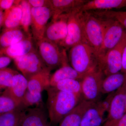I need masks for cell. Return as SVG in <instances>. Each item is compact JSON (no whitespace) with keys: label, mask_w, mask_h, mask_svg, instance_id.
<instances>
[{"label":"cell","mask_w":126,"mask_h":126,"mask_svg":"<svg viewBox=\"0 0 126 126\" xmlns=\"http://www.w3.org/2000/svg\"><path fill=\"white\" fill-rule=\"evenodd\" d=\"M47 108L50 126H56L73 109L82 98L70 93L63 92L50 87L46 90Z\"/></svg>","instance_id":"obj_1"},{"label":"cell","mask_w":126,"mask_h":126,"mask_svg":"<svg viewBox=\"0 0 126 126\" xmlns=\"http://www.w3.org/2000/svg\"><path fill=\"white\" fill-rule=\"evenodd\" d=\"M68 59L70 65L83 78L99 69L97 55L86 43H80L70 48Z\"/></svg>","instance_id":"obj_2"},{"label":"cell","mask_w":126,"mask_h":126,"mask_svg":"<svg viewBox=\"0 0 126 126\" xmlns=\"http://www.w3.org/2000/svg\"><path fill=\"white\" fill-rule=\"evenodd\" d=\"M79 14L85 42L94 50L98 59L103 39V29L101 21L91 11H79Z\"/></svg>","instance_id":"obj_3"},{"label":"cell","mask_w":126,"mask_h":126,"mask_svg":"<svg viewBox=\"0 0 126 126\" xmlns=\"http://www.w3.org/2000/svg\"><path fill=\"white\" fill-rule=\"evenodd\" d=\"M94 14L99 18L103 29V39L98 56V64L107 53L121 41L126 33V30L120 22L114 18Z\"/></svg>","instance_id":"obj_4"},{"label":"cell","mask_w":126,"mask_h":126,"mask_svg":"<svg viewBox=\"0 0 126 126\" xmlns=\"http://www.w3.org/2000/svg\"><path fill=\"white\" fill-rule=\"evenodd\" d=\"M36 49L45 65L50 70L58 69L69 62L67 50L44 38L36 43Z\"/></svg>","instance_id":"obj_5"},{"label":"cell","mask_w":126,"mask_h":126,"mask_svg":"<svg viewBox=\"0 0 126 126\" xmlns=\"http://www.w3.org/2000/svg\"><path fill=\"white\" fill-rule=\"evenodd\" d=\"M126 43V33L117 45L108 51L98 63V69L105 77L121 72L123 52Z\"/></svg>","instance_id":"obj_6"},{"label":"cell","mask_w":126,"mask_h":126,"mask_svg":"<svg viewBox=\"0 0 126 126\" xmlns=\"http://www.w3.org/2000/svg\"><path fill=\"white\" fill-rule=\"evenodd\" d=\"M104 77L103 73L99 69L84 77L81 80V87L84 100L93 103L100 100L102 83Z\"/></svg>","instance_id":"obj_7"},{"label":"cell","mask_w":126,"mask_h":126,"mask_svg":"<svg viewBox=\"0 0 126 126\" xmlns=\"http://www.w3.org/2000/svg\"><path fill=\"white\" fill-rule=\"evenodd\" d=\"M80 10L77 9L69 14L67 22V34L65 40L59 46L67 50L80 43H86L79 16Z\"/></svg>","instance_id":"obj_8"},{"label":"cell","mask_w":126,"mask_h":126,"mask_svg":"<svg viewBox=\"0 0 126 126\" xmlns=\"http://www.w3.org/2000/svg\"><path fill=\"white\" fill-rule=\"evenodd\" d=\"M126 82L115 93L102 126H117L126 113Z\"/></svg>","instance_id":"obj_9"},{"label":"cell","mask_w":126,"mask_h":126,"mask_svg":"<svg viewBox=\"0 0 126 126\" xmlns=\"http://www.w3.org/2000/svg\"><path fill=\"white\" fill-rule=\"evenodd\" d=\"M31 31L32 38L36 43L44 38L48 22L53 15L51 7L32 8Z\"/></svg>","instance_id":"obj_10"},{"label":"cell","mask_w":126,"mask_h":126,"mask_svg":"<svg viewBox=\"0 0 126 126\" xmlns=\"http://www.w3.org/2000/svg\"><path fill=\"white\" fill-rule=\"evenodd\" d=\"M17 69L27 79L47 68L41 59L36 49L24 56L14 59Z\"/></svg>","instance_id":"obj_11"},{"label":"cell","mask_w":126,"mask_h":126,"mask_svg":"<svg viewBox=\"0 0 126 126\" xmlns=\"http://www.w3.org/2000/svg\"><path fill=\"white\" fill-rule=\"evenodd\" d=\"M70 13L63 14L51 19L46 29L44 38L59 46L67 34L68 18Z\"/></svg>","instance_id":"obj_12"},{"label":"cell","mask_w":126,"mask_h":126,"mask_svg":"<svg viewBox=\"0 0 126 126\" xmlns=\"http://www.w3.org/2000/svg\"><path fill=\"white\" fill-rule=\"evenodd\" d=\"M106 112L99 101L93 103L84 113L80 126H102L106 121Z\"/></svg>","instance_id":"obj_13"},{"label":"cell","mask_w":126,"mask_h":126,"mask_svg":"<svg viewBox=\"0 0 126 126\" xmlns=\"http://www.w3.org/2000/svg\"><path fill=\"white\" fill-rule=\"evenodd\" d=\"M93 103L83 99L62 119L59 126H80L84 113Z\"/></svg>","instance_id":"obj_14"},{"label":"cell","mask_w":126,"mask_h":126,"mask_svg":"<svg viewBox=\"0 0 126 126\" xmlns=\"http://www.w3.org/2000/svg\"><path fill=\"white\" fill-rule=\"evenodd\" d=\"M28 89V79L18 72L14 76L11 85L2 93L10 96L16 101L20 104Z\"/></svg>","instance_id":"obj_15"},{"label":"cell","mask_w":126,"mask_h":126,"mask_svg":"<svg viewBox=\"0 0 126 126\" xmlns=\"http://www.w3.org/2000/svg\"><path fill=\"white\" fill-rule=\"evenodd\" d=\"M51 70L48 68L34 75L28 79L27 90L33 94H42L50 87Z\"/></svg>","instance_id":"obj_16"},{"label":"cell","mask_w":126,"mask_h":126,"mask_svg":"<svg viewBox=\"0 0 126 126\" xmlns=\"http://www.w3.org/2000/svg\"><path fill=\"white\" fill-rule=\"evenodd\" d=\"M126 7V0H88L82 6V11L111 10Z\"/></svg>","instance_id":"obj_17"},{"label":"cell","mask_w":126,"mask_h":126,"mask_svg":"<svg viewBox=\"0 0 126 126\" xmlns=\"http://www.w3.org/2000/svg\"><path fill=\"white\" fill-rule=\"evenodd\" d=\"M88 0H50V6L53 10L51 19H54L63 14L70 13L81 9Z\"/></svg>","instance_id":"obj_18"},{"label":"cell","mask_w":126,"mask_h":126,"mask_svg":"<svg viewBox=\"0 0 126 126\" xmlns=\"http://www.w3.org/2000/svg\"><path fill=\"white\" fill-rule=\"evenodd\" d=\"M48 117L43 107L27 109L20 126H49Z\"/></svg>","instance_id":"obj_19"},{"label":"cell","mask_w":126,"mask_h":126,"mask_svg":"<svg viewBox=\"0 0 126 126\" xmlns=\"http://www.w3.org/2000/svg\"><path fill=\"white\" fill-rule=\"evenodd\" d=\"M33 40L32 35H30L14 45L1 50L4 55L14 60L25 55L35 49Z\"/></svg>","instance_id":"obj_20"},{"label":"cell","mask_w":126,"mask_h":126,"mask_svg":"<svg viewBox=\"0 0 126 126\" xmlns=\"http://www.w3.org/2000/svg\"><path fill=\"white\" fill-rule=\"evenodd\" d=\"M69 62L64 63L57 69L50 78V86L53 87L60 81L65 79H78L83 78L69 64Z\"/></svg>","instance_id":"obj_21"},{"label":"cell","mask_w":126,"mask_h":126,"mask_svg":"<svg viewBox=\"0 0 126 126\" xmlns=\"http://www.w3.org/2000/svg\"><path fill=\"white\" fill-rule=\"evenodd\" d=\"M30 35L21 27L2 31L0 34V50L14 45Z\"/></svg>","instance_id":"obj_22"},{"label":"cell","mask_w":126,"mask_h":126,"mask_svg":"<svg viewBox=\"0 0 126 126\" xmlns=\"http://www.w3.org/2000/svg\"><path fill=\"white\" fill-rule=\"evenodd\" d=\"M126 82V75L119 72L104 77L101 86L102 94H108L116 92Z\"/></svg>","instance_id":"obj_23"},{"label":"cell","mask_w":126,"mask_h":126,"mask_svg":"<svg viewBox=\"0 0 126 126\" xmlns=\"http://www.w3.org/2000/svg\"><path fill=\"white\" fill-rule=\"evenodd\" d=\"M19 4L15 6L10 10L4 11V19L2 31L20 27L22 12Z\"/></svg>","instance_id":"obj_24"},{"label":"cell","mask_w":126,"mask_h":126,"mask_svg":"<svg viewBox=\"0 0 126 126\" xmlns=\"http://www.w3.org/2000/svg\"><path fill=\"white\" fill-rule=\"evenodd\" d=\"M27 109L22 107L0 114V126H20Z\"/></svg>","instance_id":"obj_25"},{"label":"cell","mask_w":126,"mask_h":126,"mask_svg":"<svg viewBox=\"0 0 126 126\" xmlns=\"http://www.w3.org/2000/svg\"><path fill=\"white\" fill-rule=\"evenodd\" d=\"M52 87H54L58 90L70 93L83 98L82 95L81 80L72 79H65L60 81Z\"/></svg>","instance_id":"obj_26"},{"label":"cell","mask_w":126,"mask_h":126,"mask_svg":"<svg viewBox=\"0 0 126 126\" xmlns=\"http://www.w3.org/2000/svg\"><path fill=\"white\" fill-rule=\"evenodd\" d=\"M19 4L22 12L20 27L26 33L29 35H31L30 28L32 20V7L27 0H21Z\"/></svg>","instance_id":"obj_27"},{"label":"cell","mask_w":126,"mask_h":126,"mask_svg":"<svg viewBox=\"0 0 126 126\" xmlns=\"http://www.w3.org/2000/svg\"><path fill=\"white\" fill-rule=\"evenodd\" d=\"M42 94H33L27 90L21 100V105L25 109L35 107H43Z\"/></svg>","instance_id":"obj_28"},{"label":"cell","mask_w":126,"mask_h":126,"mask_svg":"<svg viewBox=\"0 0 126 126\" xmlns=\"http://www.w3.org/2000/svg\"><path fill=\"white\" fill-rule=\"evenodd\" d=\"M21 107L20 104L7 94L0 95V114L14 111Z\"/></svg>","instance_id":"obj_29"},{"label":"cell","mask_w":126,"mask_h":126,"mask_svg":"<svg viewBox=\"0 0 126 126\" xmlns=\"http://www.w3.org/2000/svg\"><path fill=\"white\" fill-rule=\"evenodd\" d=\"M18 72L8 67L0 69V94L11 85L14 76Z\"/></svg>","instance_id":"obj_30"},{"label":"cell","mask_w":126,"mask_h":126,"mask_svg":"<svg viewBox=\"0 0 126 126\" xmlns=\"http://www.w3.org/2000/svg\"><path fill=\"white\" fill-rule=\"evenodd\" d=\"M94 13L100 16L114 18L120 22L126 30V11H117L111 10L94 11Z\"/></svg>","instance_id":"obj_31"},{"label":"cell","mask_w":126,"mask_h":126,"mask_svg":"<svg viewBox=\"0 0 126 126\" xmlns=\"http://www.w3.org/2000/svg\"><path fill=\"white\" fill-rule=\"evenodd\" d=\"M19 0H0V10L3 11L10 10L15 6L19 4Z\"/></svg>","instance_id":"obj_32"},{"label":"cell","mask_w":126,"mask_h":126,"mask_svg":"<svg viewBox=\"0 0 126 126\" xmlns=\"http://www.w3.org/2000/svg\"><path fill=\"white\" fill-rule=\"evenodd\" d=\"M27 1L32 8L51 7L50 0H27Z\"/></svg>","instance_id":"obj_33"},{"label":"cell","mask_w":126,"mask_h":126,"mask_svg":"<svg viewBox=\"0 0 126 126\" xmlns=\"http://www.w3.org/2000/svg\"><path fill=\"white\" fill-rule=\"evenodd\" d=\"M116 92L110 93L109 94H107V96L104 99L99 101L101 106L103 108L106 110L107 112H108L109 110L111 103L115 95Z\"/></svg>","instance_id":"obj_34"},{"label":"cell","mask_w":126,"mask_h":126,"mask_svg":"<svg viewBox=\"0 0 126 126\" xmlns=\"http://www.w3.org/2000/svg\"><path fill=\"white\" fill-rule=\"evenodd\" d=\"M12 60L11 58L6 55L0 56V69L7 67Z\"/></svg>","instance_id":"obj_35"},{"label":"cell","mask_w":126,"mask_h":126,"mask_svg":"<svg viewBox=\"0 0 126 126\" xmlns=\"http://www.w3.org/2000/svg\"><path fill=\"white\" fill-rule=\"evenodd\" d=\"M126 75V43L123 50L121 72Z\"/></svg>","instance_id":"obj_36"},{"label":"cell","mask_w":126,"mask_h":126,"mask_svg":"<svg viewBox=\"0 0 126 126\" xmlns=\"http://www.w3.org/2000/svg\"><path fill=\"white\" fill-rule=\"evenodd\" d=\"M4 11L0 10V30L2 27L4 19Z\"/></svg>","instance_id":"obj_37"},{"label":"cell","mask_w":126,"mask_h":126,"mask_svg":"<svg viewBox=\"0 0 126 126\" xmlns=\"http://www.w3.org/2000/svg\"><path fill=\"white\" fill-rule=\"evenodd\" d=\"M117 126H126V113L120 120Z\"/></svg>","instance_id":"obj_38"},{"label":"cell","mask_w":126,"mask_h":126,"mask_svg":"<svg viewBox=\"0 0 126 126\" xmlns=\"http://www.w3.org/2000/svg\"><path fill=\"white\" fill-rule=\"evenodd\" d=\"M4 55L2 53V52H1V50H0V56H2V55Z\"/></svg>","instance_id":"obj_39"},{"label":"cell","mask_w":126,"mask_h":126,"mask_svg":"<svg viewBox=\"0 0 126 126\" xmlns=\"http://www.w3.org/2000/svg\"></svg>","instance_id":"obj_40"},{"label":"cell","mask_w":126,"mask_h":126,"mask_svg":"<svg viewBox=\"0 0 126 126\" xmlns=\"http://www.w3.org/2000/svg\"></svg>","instance_id":"obj_41"},{"label":"cell","mask_w":126,"mask_h":126,"mask_svg":"<svg viewBox=\"0 0 126 126\" xmlns=\"http://www.w3.org/2000/svg\"></svg>","instance_id":"obj_42"}]
</instances>
